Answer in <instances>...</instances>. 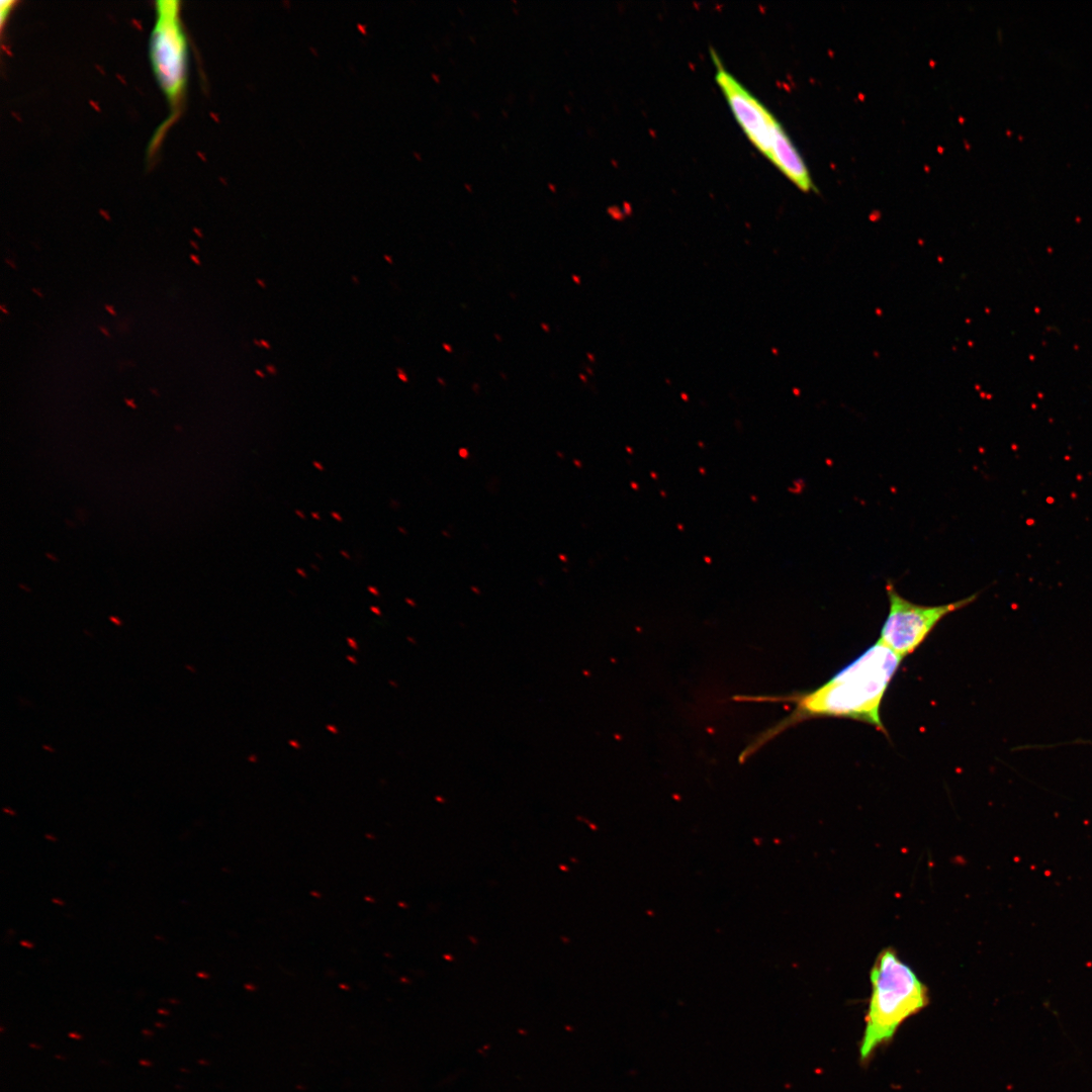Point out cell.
Here are the masks:
<instances>
[{"mask_svg":"<svg viewBox=\"0 0 1092 1092\" xmlns=\"http://www.w3.org/2000/svg\"><path fill=\"white\" fill-rule=\"evenodd\" d=\"M143 1032H144L145 1034H146V1033H147V1034H152V1032H150L149 1030H144Z\"/></svg>","mask_w":1092,"mask_h":1092,"instance_id":"f546056e","label":"cell"},{"mask_svg":"<svg viewBox=\"0 0 1092 1092\" xmlns=\"http://www.w3.org/2000/svg\"><path fill=\"white\" fill-rule=\"evenodd\" d=\"M541 327H542V328H543V329H544V330H545L546 332H548V331H549V328H548V327H547V326H546L545 324H541Z\"/></svg>","mask_w":1092,"mask_h":1092,"instance_id":"d4e9b609","label":"cell"},{"mask_svg":"<svg viewBox=\"0 0 1092 1092\" xmlns=\"http://www.w3.org/2000/svg\"><path fill=\"white\" fill-rule=\"evenodd\" d=\"M257 282H258V283H259V284H260V285H261V286H262L263 288H265V287H266V285L264 284V282H263V281H262L261 279H257Z\"/></svg>","mask_w":1092,"mask_h":1092,"instance_id":"ffe728a7","label":"cell"},{"mask_svg":"<svg viewBox=\"0 0 1092 1092\" xmlns=\"http://www.w3.org/2000/svg\"><path fill=\"white\" fill-rule=\"evenodd\" d=\"M140 1064H141V1065H144V1066H146V1067H149V1066L151 1065V1063H150V1062H148V1061H144V1060H141V1061H140Z\"/></svg>","mask_w":1092,"mask_h":1092,"instance_id":"2e32d148","label":"cell"},{"mask_svg":"<svg viewBox=\"0 0 1092 1092\" xmlns=\"http://www.w3.org/2000/svg\"><path fill=\"white\" fill-rule=\"evenodd\" d=\"M190 243H191V246L195 248V250L199 249L198 246L193 241H191Z\"/></svg>","mask_w":1092,"mask_h":1092,"instance_id":"cb8c5ba5","label":"cell"},{"mask_svg":"<svg viewBox=\"0 0 1092 1092\" xmlns=\"http://www.w3.org/2000/svg\"><path fill=\"white\" fill-rule=\"evenodd\" d=\"M267 369H268V370H270V373H271V374H275V373H276V369H275V367H272V366H270V365H269V366H267Z\"/></svg>","mask_w":1092,"mask_h":1092,"instance_id":"9a60e30c","label":"cell"},{"mask_svg":"<svg viewBox=\"0 0 1092 1092\" xmlns=\"http://www.w3.org/2000/svg\"><path fill=\"white\" fill-rule=\"evenodd\" d=\"M397 370L399 371V372H398V377H399V378H400V379H401L402 381H405V382H406V381H407V377H406L405 373H404L403 371H401L400 369H397Z\"/></svg>","mask_w":1092,"mask_h":1092,"instance_id":"30bf717a","label":"cell"},{"mask_svg":"<svg viewBox=\"0 0 1092 1092\" xmlns=\"http://www.w3.org/2000/svg\"><path fill=\"white\" fill-rule=\"evenodd\" d=\"M579 377H580L581 379L585 380V377H584L583 375H581V374H580V375H579Z\"/></svg>","mask_w":1092,"mask_h":1092,"instance_id":"4dcf8cb0","label":"cell"},{"mask_svg":"<svg viewBox=\"0 0 1092 1092\" xmlns=\"http://www.w3.org/2000/svg\"><path fill=\"white\" fill-rule=\"evenodd\" d=\"M0 309H1V311H2L3 313H5V314H8V313H9V311H8V310H7L6 308H5V306H4L3 304H2V305H0Z\"/></svg>","mask_w":1092,"mask_h":1092,"instance_id":"e0dca14e","label":"cell"},{"mask_svg":"<svg viewBox=\"0 0 1092 1092\" xmlns=\"http://www.w3.org/2000/svg\"><path fill=\"white\" fill-rule=\"evenodd\" d=\"M158 1012L161 1013V1014H169V1012H167L164 1009H159Z\"/></svg>","mask_w":1092,"mask_h":1092,"instance_id":"7402d4cb","label":"cell"},{"mask_svg":"<svg viewBox=\"0 0 1092 1092\" xmlns=\"http://www.w3.org/2000/svg\"><path fill=\"white\" fill-rule=\"evenodd\" d=\"M438 381H439V382H440L441 384L445 385V382L443 381V379H442V378H438Z\"/></svg>","mask_w":1092,"mask_h":1092,"instance_id":"f1b7e54d","label":"cell"},{"mask_svg":"<svg viewBox=\"0 0 1092 1092\" xmlns=\"http://www.w3.org/2000/svg\"><path fill=\"white\" fill-rule=\"evenodd\" d=\"M256 374H257V375H260L261 377H264V374H263V373H262L261 371H259V370H256Z\"/></svg>","mask_w":1092,"mask_h":1092,"instance_id":"484cf974","label":"cell"},{"mask_svg":"<svg viewBox=\"0 0 1092 1092\" xmlns=\"http://www.w3.org/2000/svg\"><path fill=\"white\" fill-rule=\"evenodd\" d=\"M189 258H190V260H191V261H192V262H193L194 264H196L197 266H199V265L201 264V262H200V260H199V257H198L197 255H195V254H191V255L189 256Z\"/></svg>","mask_w":1092,"mask_h":1092,"instance_id":"ba28073f","label":"cell"},{"mask_svg":"<svg viewBox=\"0 0 1092 1092\" xmlns=\"http://www.w3.org/2000/svg\"><path fill=\"white\" fill-rule=\"evenodd\" d=\"M69 1036L72 1037V1038H76V1039L81 1038V1035H79L78 1033H75V1032H70Z\"/></svg>","mask_w":1092,"mask_h":1092,"instance_id":"5bb4252c","label":"cell"},{"mask_svg":"<svg viewBox=\"0 0 1092 1092\" xmlns=\"http://www.w3.org/2000/svg\"><path fill=\"white\" fill-rule=\"evenodd\" d=\"M870 981L872 991L859 1045V1060L864 1064L891 1041L906 1019L929 1004L926 985L893 947L877 956Z\"/></svg>","mask_w":1092,"mask_h":1092,"instance_id":"7a4b0ae2","label":"cell"},{"mask_svg":"<svg viewBox=\"0 0 1092 1092\" xmlns=\"http://www.w3.org/2000/svg\"><path fill=\"white\" fill-rule=\"evenodd\" d=\"M104 307L111 315H116V311L112 305L105 304Z\"/></svg>","mask_w":1092,"mask_h":1092,"instance_id":"9c48e42d","label":"cell"},{"mask_svg":"<svg viewBox=\"0 0 1092 1092\" xmlns=\"http://www.w3.org/2000/svg\"><path fill=\"white\" fill-rule=\"evenodd\" d=\"M5 261H6V263H7V264H9V265H10V266H11V267H12L13 269H16L15 265H14L13 263H11V262H10V261H9L8 259H6Z\"/></svg>","mask_w":1092,"mask_h":1092,"instance_id":"d6986e66","label":"cell"},{"mask_svg":"<svg viewBox=\"0 0 1092 1092\" xmlns=\"http://www.w3.org/2000/svg\"><path fill=\"white\" fill-rule=\"evenodd\" d=\"M99 330H100V332H101V333H102L103 335H105L106 337H110V334H109V332H108V330H107L106 328H104V327H102V326H99Z\"/></svg>","mask_w":1092,"mask_h":1092,"instance_id":"8fae6325","label":"cell"},{"mask_svg":"<svg viewBox=\"0 0 1092 1092\" xmlns=\"http://www.w3.org/2000/svg\"><path fill=\"white\" fill-rule=\"evenodd\" d=\"M715 80L730 109L751 144L767 159L780 134L785 130L774 114L752 95L712 53Z\"/></svg>","mask_w":1092,"mask_h":1092,"instance_id":"5b68a950","label":"cell"},{"mask_svg":"<svg viewBox=\"0 0 1092 1092\" xmlns=\"http://www.w3.org/2000/svg\"><path fill=\"white\" fill-rule=\"evenodd\" d=\"M32 292H33L34 294H36V295H37L38 297H41V298L43 297V294H42V293H41V291H40V290H38L37 288H32Z\"/></svg>","mask_w":1092,"mask_h":1092,"instance_id":"7c38bea8","label":"cell"},{"mask_svg":"<svg viewBox=\"0 0 1092 1092\" xmlns=\"http://www.w3.org/2000/svg\"><path fill=\"white\" fill-rule=\"evenodd\" d=\"M889 613L879 640L900 657L911 654L948 614L974 602L978 594L943 605H918L903 598L891 581L886 584Z\"/></svg>","mask_w":1092,"mask_h":1092,"instance_id":"277c9868","label":"cell"},{"mask_svg":"<svg viewBox=\"0 0 1092 1092\" xmlns=\"http://www.w3.org/2000/svg\"><path fill=\"white\" fill-rule=\"evenodd\" d=\"M384 258H385V260H386V261H388L389 263H392V261L390 260V257H388V256H384Z\"/></svg>","mask_w":1092,"mask_h":1092,"instance_id":"83f0119b","label":"cell"},{"mask_svg":"<svg viewBox=\"0 0 1092 1092\" xmlns=\"http://www.w3.org/2000/svg\"><path fill=\"white\" fill-rule=\"evenodd\" d=\"M261 345H264L267 349L270 348V345L268 343H266L265 341H262Z\"/></svg>","mask_w":1092,"mask_h":1092,"instance_id":"44dd1931","label":"cell"},{"mask_svg":"<svg viewBox=\"0 0 1092 1092\" xmlns=\"http://www.w3.org/2000/svg\"><path fill=\"white\" fill-rule=\"evenodd\" d=\"M21 944L25 945L26 947H32V944L28 943L27 941H22Z\"/></svg>","mask_w":1092,"mask_h":1092,"instance_id":"ac0fdd59","label":"cell"},{"mask_svg":"<svg viewBox=\"0 0 1092 1092\" xmlns=\"http://www.w3.org/2000/svg\"><path fill=\"white\" fill-rule=\"evenodd\" d=\"M149 56L154 77L170 107L169 118L154 139L157 147L161 142L160 138L178 118L187 92L188 41L182 23L180 1H156Z\"/></svg>","mask_w":1092,"mask_h":1092,"instance_id":"3957f363","label":"cell"},{"mask_svg":"<svg viewBox=\"0 0 1092 1092\" xmlns=\"http://www.w3.org/2000/svg\"><path fill=\"white\" fill-rule=\"evenodd\" d=\"M150 390H151L152 393H155L157 396H159V393L157 392L156 389L151 388Z\"/></svg>","mask_w":1092,"mask_h":1092,"instance_id":"4316f807","label":"cell"},{"mask_svg":"<svg viewBox=\"0 0 1092 1092\" xmlns=\"http://www.w3.org/2000/svg\"><path fill=\"white\" fill-rule=\"evenodd\" d=\"M443 348L449 353L453 352L452 347L450 345L446 344V343L443 344Z\"/></svg>","mask_w":1092,"mask_h":1092,"instance_id":"4fadbf2b","label":"cell"},{"mask_svg":"<svg viewBox=\"0 0 1092 1092\" xmlns=\"http://www.w3.org/2000/svg\"><path fill=\"white\" fill-rule=\"evenodd\" d=\"M15 5H16V2L12 1V0L1 1L0 2V22H1L2 29H3L6 21L8 20V18H9V16H10V14H11V12H12Z\"/></svg>","mask_w":1092,"mask_h":1092,"instance_id":"8992f818","label":"cell"},{"mask_svg":"<svg viewBox=\"0 0 1092 1092\" xmlns=\"http://www.w3.org/2000/svg\"><path fill=\"white\" fill-rule=\"evenodd\" d=\"M572 279L575 280L576 284H579V279L575 275H572Z\"/></svg>","mask_w":1092,"mask_h":1092,"instance_id":"603a6c76","label":"cell"},{"mask_svg":"<svg viewBox=\"0 0 1092 1092\" xmlns=\"http://www.w3.org/2000/svg\"><path fill=\"white\" fill-rule=\"evenodd\" d=\"M902 657L878 640L822 686L788 695H736L734 701L791 704V713L759 732L741 751L746 761L788 729L821 717H841L875 726L887 735L880 708Z\"/></svg>","mask_w":1092,"mask_h":1092,"instance_id":"6da1fadb","label":"cell"},{"mask_svg":"<svg viewBox=\"0 0 1092 1092\" xmlns=\"http://www.w3.org/2000/svg\"><path fill=\"white\" fill-rule=\"evenodd\" d=\"M124 402H125V404H126L127 406H129V407H131V408H133V410H135V408L138 407V405H136V404L134 403L133 399H131V398H127V397H125V398H124Z\"/></svg>","mask_w":1092,"mask_h":1092,"instance_id":"52a82bcc","label":"cell"}]
</instances>
